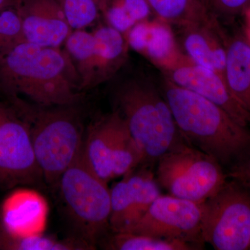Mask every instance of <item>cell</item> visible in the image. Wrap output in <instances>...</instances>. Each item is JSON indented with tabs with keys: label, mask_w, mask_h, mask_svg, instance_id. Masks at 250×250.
I'll use <instances>...</instances> for the list:
<instances>
[{
	"label": "cell",
	"mask_w": 250,
	"mask_h": 250,
	"mask_svg": "<svg viewBox=\"0 0 250 250\" xmlns=\"http://www.w3.org/2000/svg\"><path fill=\"white\" fill-rule=\"evenodd\" d=\"M0 88L34 106L80 103V79L66 52L22 41L0 51Z\"/></svg>",
	"instance_id": "6da1fadb"
},
{
	"label": "cell",
	"mask_w": 250,
	"mask_h": 250,
	"mask_svg": "<svg viewBox=\"0 0 250 250\" xmlns=\"http://www.w3.org/2000/svg\"><path fill=\"white\" fill-rule=\"evenodd\" d=\"M159 85L181 134L189 144L223 167H229L249 152L250 129L238 124L223 108L174 84L164 75Z\"/></svg>",
	"instance_id": "7a4b0ae2"
},
{
	"label": "cell",
	"mask_w": 250,
	"mask_h": 250,
	"mask_svg": "<svg viewBox=\"0 0 250 250\" xmlns=\"http://www.w3.org/2000/svg\"><path fill=\"white\" fill-rule=\"evenodd\" d=\"M112 98L143 156L141 166L152 167L171 149L188 143L161 91L149 77L133 75L113 87Z\"/></svg>",
	"instance_id": "3957f363"
},
{
	"label": "cell",
	"mask_w": 250,
	"mask_h": 250,
	"mask_svg": "<svg viewBox=\"0 0 250 250\" xmlns=\"http://www.w3.org/2000/svg\"><path fill=\"white\" fill-rule=\"evenodd\" d=\"M78 104L39 107L29 112L31 139L38 166L49 185L82 155L83 129Z\"/></svg>",
	"instance_id": "277c9868"
},
{
	"label": "cell",
	"mask_w": 250,
	"mask_h": 250,
	"mask_svg": "<svg viewBox=\"0 0 250 250\" xmlns=\"http://www.w3.org/2000/svg\"><path fill=\"white\" fill-rule=\"evenodd\" d=\"M154 173L169 195L197 203L213 196L228 179L218 161L188 143L164 154Z\"/></svg>",
	"instance_id": "5b68a950"
},
{
	"label": "cell",
	"mask_w": 250,
	"mask_h": 250,
	"mask_svg": "<svg viewBox=\"0 0 250 250\" xmlns=\"http://www.w3.org/2000/svg\"><path fill=\"white\" fill-rule=\"evenodd\" d=\"M82 155L62 173L58 185L80 238L94 246L109 227L111 190Z\"/></svg>",
	"instance_id": "8992f818"
},
{
	"label": "cell",
	"mask_w": 250,
	"mask_h": 250,
	"mask_svg": "<svg viewBox=\"0 0 250 250\" xmlns=\"http://www.w3.org/2000/svg\"><path fill=\"white\" fill-rule=\"evenodd\" d=\"M27 105L0 88V187L36 183L42 177L36 162Z\"/></svg>",
	"instance_id": "52a82bcc"
},
{
	"label": "cell",
	"mask_w": 250,
	"mask_h": 250,
	"mask_svg": "<svg viewBox=\"0 0 250 250\" xmlns=\"http://www.w3.org/2000/svg\"><path fill=\"white\" fill-rule=\"evenodd\" d=\"M204 243L216 250H250V192L229 179L202 202Z\"/></svg>",
	"instance_id": "ba28073f"
},
{
	"label": "cell",
	"mask_w": 250,
	"mask_h": 250,
	"mask_svg": "<svg viewBox=\"0 0 250 250\" xmlns=\"http://www.w3.org/2000/svg\"><path fill=\"white\" fill-rule=\"evenodd\" d=\"M202 203L161 195L127 232L176 240L201 249Z\"/></svg>",
	"instance_id": "9c48e42d"
},
{
	"label": "cell",
	"mask_w": 250,
	"mask_h": 250,
	"mask_svg": "<svg viewBox=\"0 0 250 250\" xmlns=\"http://www.w3.org/2000/svg\"><path fill=\"white\" fill-rule=\"evenodd\" d=\"M174 84L190 90L218 105L236 123L250 129V116L229 89L225 79L214 71L184 59L161 72Z\"/></svg>",
	"instance_id": "30bf717a"
},
{
	"label": "cell",
	"mask_w": 250,
	"mask_h": 250,
	"mask_svg": "<svg viewBox=\"0 0 250 250\" xmlns=\"http://www.w3.org/2000/svg\"><path fill=\"white\" fill-rule=\"evenodd\" d=\"M15 9L28 42L61 47L73 31L57 0H17Z\"/></svg>",
	"instance_id": "8fae6325"
},
{
	"label": "cell",
	"mask_w": 250,
	"mask_h": 250,
	"mask_svg": "<svg viewBox=\"0 0 250 250\" xmlns=\"http://www.w3.org/2000/svg\"><path fill=\"white\" fill-rule=\"evenodd\" d=\"M126 36L129 47L161 72L187 57L179 45L172 26L159 18L154 17L138 23Z\"/></svg>",
	"instance_id": "7c38bea8"
},
{
	"label": "cell",
	"mask_w": 250,
	"mask_h": 250,
	"mask_svg": "<svg viewBox=\"0 0 250 250\" xmlns=\"http://www.w3.org/2000/svg\"><path fill=\"white\" fill-rule=\"evenodd\" d=\"M182 52L192 62L214 71L225 79L226 49L225 32L216 17L208 22L176 27Z\"/></svg>",
	"instance_id": "4fadbf2b"
},
{
	"label": "cell",
	"mask_w": 250,
	"mask_h": 250,
	"mask_svg": "<svg viewBox=\"0 0 250 250\" xmlns=\"http://www.w3.org/2000/svg\"><path fill=\"white\" fill-rule=\"evenodd\" d=\"M48 215V204L39 192L18 189L1 205L3 231L13 238L41 234L45 230Z\"/></svg>",
	"instance_id": "5bb4252c"
},
{
	"label": "cell",
	"mask_w": 250,
	"mask_h": 250,
	"mask_svg": "<svg viewBox=\"0 0 250 250\" xmlns=\"http://www.w3.org/2000/svg\"><path fill=\"white\" fill-rule=\"evenodd\" d=\"M123 122L119 112L113 110L90 126L83 143V160L94 173L106 182L113 179L112 154Z\"/></svg>",
	"instance_id": "9a60e30c"
},
{
	"label": "cell",
	"mask_w": 250,
	"mask_h": 250,
	"mask_svg": "<svg viewBox=\"0 0 250 250\" xmlns=\"http://www.w3.org/2000/svg\"><path fill=\"white\" fill-rule=\"evenodd\" d=\"M225 80L233 96L250 116V40L244 29L225 33Z\"/></svg>",
	"instance_id": "2e32d148"
},
{
	"label": "cell",
	"mask_w": 250,
	"mask_h": 250,
	"mask_svg": "<svg viewBox=\"0 0 250 250\" xmlns=\"http://www.w3.org/2000/svg\"><path fill=\"white\" fill-rule=\"evenodd\" d=\"M95 59L92 88L112 80L128 58L129 43L126 35L108 24L93 31Z\"/></svg>",
	"instance_id": "e0dca14e"
},
{
	"label": "cell",
	"mask_w": 250,
	"mask_h": 250,
	"mask_svg": "<svg viewBox=\"0 0 250 250\" xmlns=\"http://www.w3.org/2000/svg\"><path fill=\"white\" fill-rule=\"evenodd\" d=\"M154 17L179 27L215 18L200 0H146Z\"/></svg>",
	"instance_id": "ac0fdd59"
},
{
	"label": "cell",
	"mask_w": 250,
	"mask_h": 250,
	"mask_svg": "<svg viewBox=\"0 0 250 250\" xmlns=\"http://www.w3.org/2000/svg\"><path fill=\"white\" fill-rule=\"evenodd\" d=\"M67 55L75 67L82 92L91 89L95 59V36L84 29L73 30L64 42Z\"/></svg>",
	"instance_id": "d6986e66"
},
{
	"label": "cell",
	"mask_w": 250,
	"mask_h": 250,
	"mask_svg": "<svg viewBox=\"0 0 250 250\" xmlns=\"http://www.w3.org/2000/svg\"><path fill=\"white\" fill-rule=\"evenodd\" d=\"M130 171L125 174L129 182L133 198V208L130 218L129 231L145 213L153 202L161 195V187L156 181L152 167L141 166L139 170ZM125 176V175H124Z\"/></svg>",
	"instance_id": "ffe728a7"
},
{
	"label": "cell",
	"mask_w": 250,
	"mask_h": 250,
	"mask_svg": "<svg viewBox=\"0 0 250 250\" xmlns=\"http://www.w3.org/2000/svg\"><path fill=\"white\" fill-rule=\"evenodd\" d=\"M105 249L113 250H192L197 247L176 240L131 232H113Z\"/></svg>",
	"instance_id": "44dd1931"
},
{
	"label": "cell",
	"mask_w": 250,
	"mask_h": 250,
	"mask_svg": "<svg viewBox=\"0 0 250 250\" xmlns=\"http://www.w3.org/2000/svg\"><path fill=\"white\" fill-rule=\"evenodd\" d=\"M142 162V154L124 121L118 131L112 154L113 178L123 177L141 166Z\"/></svg>",
	"instance_id": "7402d4cb"
},
{
	"label": "cell",
	"mask_w": 250,
	"mask_h": 250,
	"mask_svg": "<svg viewBox=\"0 0 250 250\" xmlns=\"http://www.w3.org/2000/svg\"><path fill=\"white\" fill-rule=\"evenodd\" d=\"M4 250H93L94 246L82 238H57L41 234L13 238L4 233Z\"/></svg>",
	"instance_id": "603a6c76"
},
{
	"label": "cell",
	"mask_w": 250,
	"mask_h": 250,
	"mask_svg": "<svg viewBox=\"0 0 250 250\" xmlns=\"http://www.w3.org/2000/svg\"><path fill=\"white\" fill-rule=\"evenodd\" d=\"M132 208V193L125 175L111 190L109 227L112 232H125L129 229Z\"/></svg>",
	"instance_id": "cb8c5ba5"
},
{
	"label": "cell",
	"mask_w": 250,
	"mask_h": 250,
	"mask_svg": "<svg viewBox=\"0 0 250 250\" xmlns=\"http://www.w3.org/2000/svg\"><path fill=\"white\" fill-rule=\"evenodd\" d=\"M108 0H57L73 30L84 29L103 14Z\"/></svg>",
	"instance_id": "d4e9b609"
},
{
	"label": "cell",
	"mask_w": 250,
	"mask_h": 250,
	"mask_svg": "<svg viewBox=\"0 0 250 250\" xmlns=\"http://www.w3.org/2000/svg\"><path fill=\"white\" fill-rule=\"evenodd\" d=\"M108 14L117 22L134 26L154 16L146 0H108Z\"/></svg>",
	"instance_id": "484cf974"
},
{
	"label": "cell",
	"mask_w": 250,
	"mask_h": 250,
	"mask_svg": "<svg viewBox=\"0 0 250 250\" xmlns=\"http://www.w3.org/2000/svg\"><path fill=\"white\" fill-rule=\"evenodd\" d=\"M24 41L21 18L15 7L0 11V51Z\"/></svg>",
	"instance_id": "4316f807"
},
{
	"label": "cell",
	"mask_w": 250,
	"mask_h": 250,
	"mask_svg": "<svg viewBox=\"0 0 250 250\" xmlns=\"http://www.w3.org/2000/svg\"><path fill=\"white\" fill-rule=\"evenodd\" d=\"M250 6V0H210L208 9L218 19L242 15Z\"/></svg>",
	"instance_id": "83f0119b"
},
{
	"label": "cell",
	"mask_w": 250,
	"mask_h": 250,
	"mask_svg": "<svg viewBox=\"0 0 250 250\" xmlns=\"http://www.w3.org/2000/svg\"><path fill=\"white\" fill-rule=\"evenodd\" d=\"M226 173L229 179L250 192V150L230 166Z\"/></svg>",
	"instance_id": "f1b7e54d"
},
{
	"label": "cell",
	"mask_w": 250,
	"mask_h": 250,
	"mask_svg": "<svg viewBox=\"0 0 250 250\" xmlns=\"http://www.w3.org/2000/svg\"><path fill=\"white\" fill-rule=\"evenodd\" d=\"M242 16L244 18L245 24L243 29L250 40V6L242 14Z\"/></svg>",
	"instance_id": "f546056e"
},
{
	"label": "cell",
	"mask_w": 250,
	"mask_h": 250,
	"mask_svg": "<svg viewBox=\"0 0 250 250\" xmlns=\"http://www.w3.org/2000/svg\"><path fill=\"white\" fill-rule=\"evenodd\" d=\"M17 0H0V11L16 6Z\"/></svg>",
	"instance_id": "4dcf8cb0"
},
{
	"label": "cell",
	"mask_w": 250,
	"mask_h": 250,
	"mask_svg": "<svg viewBox=\"0 0 250 250\" xmlns=\"http://www.w3.org/2000/svg\"><path fill=\"white\" fill-rule=\"evenodd\" d=\"M4 231L0 229V250H4Z\"/></svg>",
	"instance_id": "1f68e13d"
},
{
	"label": "cell",
	"mask_w": 250,
	"mask_h": 250,
	"mask_svg": "<svg viewBox=\"0 0 250 250\" xmlns=\"http://www.w3.org/2000/svg\"><path fill=\"white\" fill-rule=\"evenodd\" d=\"M200 1H202V3H203L206 6H207V8L208 9V6H209V1L210 0H200ZM210 11V10H209Z\"/></svg>",
	"instance_id": "d6a6232c"
}]
</instances>
